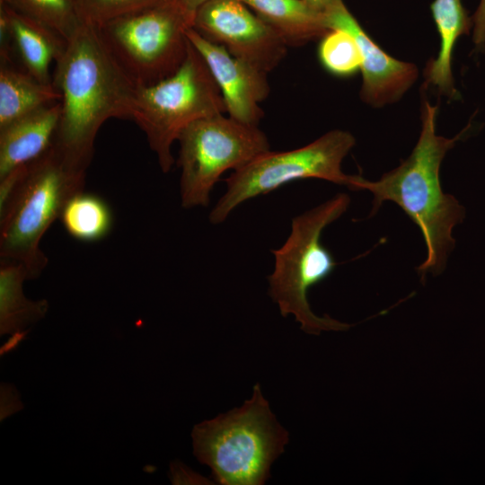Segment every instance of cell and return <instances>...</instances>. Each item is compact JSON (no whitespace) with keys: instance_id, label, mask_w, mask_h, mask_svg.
<instances>
[{"instance_id":"cell-1","label":"cell","mask_w":485,"mask_h":485,"mask_svg":"<svg viewBox=\"0 0 485 485\" xmlns=\"http://www.w3.org/2000/svg\"><path fill=\"white\" fill-rule=\"evenodd\" d=\"M52 84L61 97L53 145L87 170L102 124L111 118L132 119L139 85L112 55L98 27L84 22L55 62Z\"/></svg>"},{"instance_id":"cell-2","label":"cell","mask_w":485,"mask_h":485,"mask_svg":"<svg viewBox=\"0 0 485 485\" xmlns=\"http://www.w3.org/2000/svg\"><path fill=\"white\" fill-rule=\"evenodd\" d=\"M437 106L425 101L419 138L410 154L397 168L370 181L356 175L353 190H366L373 194L375 213L384 201L396 203L419 226L427 246V258L418 267L422 278L427 273L440 274L454 246L452 231L464 217V208L452 195L442 190L441 163L455 142L467 130L453 138L436 133Z\"/></svg>"},{"instance_id":"cell-3","label":"cell","mask_w":485,"mask_h":485,"mask_svg":"<svg viewBox=\"0 0 485 485\" xmlns=\"http://www.w3.org/2000/svg\"><path fill=\"white\" fill-rule=\"evenodd\" d=\"M191 437L194 455L223 485L264 484L289 439L258 384L242 406L194 426Z\"/></svg>"},{"instance_id":"cell-4","label":"cell","mask_w":485,"mask_h":485,"mask_svg":"<svg viewBox=\"0 0 485 485\" xmlns=\"http://www.w3.org/2000/svg\"><path fill=\"white\" fill-rule=\"evenodd\" d=\"M86 170L55 146L28 164L6 204L0 208V259L22 263L29 279L48 264L40 244L67 201L83 191Z\"/></svg>"},{"instance_id":"cell-5","label":"cell","mask_w":485,"mask_h":485,"mask_svg":"<svg viewBox=\"0 0 485 485\" xmlns=\"http://www.w3.org/2000/svg\"><path fill=\"white\" fill-rule=\"evenodd\" d=\"M350 198L339 193L292 219L291 233L284 244L271 252L275 258L272 274L268 277L269 295L282 316H295L301 330L318 335L322 331H347L352 325L330 316L313 313L307 294L314 285L328 278L337 263L321 237L330 224L348 209Z\"/></svg>"},{"instance_id":"cell-6","label":"cell","mask_w":485,"mask_h":485,"mask_svg":"<svg viewBox=\"0 0 485 485\" xmlns=\"http://www.w3.org/2000/svg\"><path fill=\"white\" fill-rule=\"evenodd\" d=\"M226 112L225 101L205 61L189 41L187 56L172 75L137 88L132 119L144 131L161 170L174 163L172 146L194 121Z\"/></svg>"},{"instance_id":"cell-7","label":"cell","mask_w":485,"mask_h":485,"mask_svg":"<svg viewBox=\"0 0 485 485\" xmlns=\"http://www.w3.org/2000/svg\"><path fill=\"white\" fill-rule=\"evenodd\" d=\"M190 27L193 19L179 0H172L119 16L98 29L127 74L138 85H148L172 75L181 66Z\"/></svg>"},{"instance_id":"cell-8","label":"cell","mask_w":485,"mask_h":485,"mask_svg":"<svg viewBox=\"0 0 485 485\" xmlns=\"http://www.w3.org/2000/svg\"><path fill=\"white\" fill-rule=\"evenodd\" d=\"M355 143L349 132L335 129L303 147L260 154L225 180L226 190L209 221L223 223L244 201L298 180L321 179L351 190L355 175L344 173L341 163Z\"/></svg>"},{"instance_id":"cell-9","label":"cell","mask_w":485,"mask_h":485,"mask_svg":"<svg viewBox=\"0 0 485 485\" xmlns=\"http://www.w3.org/2000/svg\"><path fill=\"white\" fill-rule=\"evenodd\" d=\"M181 198L184 208L207 207L209 195L227 170L243 167L270 151L266 135L224 114L194 121L178 137Z\"/></svg>"},{"instance_id":"cell-10","label":"cell","mask_w":485,"mask_h":485,"mask_svg":"<svg viewBox=\"0 0 485 485\" xmlns=\"http://www.w3.org/2000/svg\"><path fill=\"white\" fill-rule=\"evenodd\" d=\"M193 28L234 57L269 73L285 57L279 33L240 0H212L196 12Z\"/></svg>"},{"instance_id":"cell-11","label":"cell","mask_w":485,"mask_h":485,"mask_svg":"<svg viewBox=\"0 0 485 485\" xmlns=\"http://www.w3.org/2000/svg\"><path fill=\"white\" fill-rule=\"evenodd\" d=\"M326 30L340 29L356 40L362 57L364 101L381 107L399 100L418 77L417 66L385 53L364 31L343 0H331L322 12Z\"/></svg>"},{"instance_id":"cell-12","label":"cell","mask_w":485,"mask_h":485,"mask_svg":"<svg viewBox=\"0 0 485 485\" xmlns=\"http://www.w3.org/2000/svg\"><path fill=\"white\" fill-rule=\"evenodd\" d=\"M186 35L220 89L228 116L258 126L263 117L259 104L270 92L268 73L232 56L224 46L208 40L193 27L187 30Z\"/></svg>"},{"instance_id":"cell-13","label":"cell","mask_w":485,"mask_h":485,"mask_svg":"<svg viewBox=\"0 0 485 485\" xmlns=\"http://www.w3.org/2000/svg\"><path fill=\"white\" fill-rule=\"evenodd\" d=\"M1 48L13 47L22 69L41 83L52 84L50 66L65 49L66 40L37 21L0 1Z\"/></svg>"},{"instance_id":"cell-14","label":"cell","mask_w":485,"mask_h":485,"mask_svg":"<svg viewBox=\"0 0 485 485\" xmlns=\"http://www.w3.org/2000/svg\"><path fill=\"white\" fill-rule=\"evenodd\" d=\"M60 109L58 101L0 128V178L30 164L51 148L58 128Z\"/></svg>"},{"instance_id":"cell-15","label":"cell","mask_w":485,"mask_h":485,"mask_svg":"<svg viewBox=\"0 0 485 485\" xmlns=\"http://www.w3.org/2000/svg\"><path fill=\"white\" fill-rule=\"evenodd\" d=\"M430 10L440 37V48L437 57L426 67V83L454 99L458 96L452 73L454 48L456 40L470 32L472 19L462 0H434Z\"/></svg>"},{"instance_id":"cell-16","label":"cell","mask_w":485,"mask_h":485,"mask_svg":"<svg viewBox=\"0 0 485 485\" xmlns=\"http://www.w3.org/2000/svg\"><path fill=\"white\" fill-rule=\"evenodd\" d=\"M60 99L52 84L41 83L13 62L1 59L0 128Z\"/></svg>"},{"instance_id":"cell-17","label":"cell","mask_w":485,"mask_h":485,"mask_svg":"<svg viewBox=\"0 0 485 485\" xmlns=\"http://www.w3.org/2000/svg\"><path fill=\"white\" fill-rule=\"evenodd\" d=\"M29 279L26 268L20 262L0 260V333L22 334L27 327L42 319L48 309L47 300L28 299L22 290Z\"/></svg>"},{"instance_id":"cell-18","label":"cell","mask_w":485,"mask_h":485,"mask_svg":"<svg viewBox=\"0 0 485 485\" xmlns=\"http://www.w3.org/2000/svg\"><path fill=\"white\" fill-rule=\"evenodd\" d=\"M273 27L288 46H299L322 38L328 30L322 13L304 0H240Z\"/></svg>"},{"instance_id":"cell-19","label":"cell","mask_w":485,"mask_h":485,"mask_svg":"<svg viewBox=\"0 0 485 485\" xmlns=\"http://www.w3.org/2000/svg\"><path fill=\"white\" fill-rule=\"evenodd\" d=\"M59 219L67 234L82 242L104 238L112 227V213L100 197L81 191L66 204Z\"/></svg>"},{"instance_id":"cell-20","label":"cell","mask_w":485,"mask_h":485,"mask_svg":"<svg viewBox=\"0 0 485 485\" xmlns=\"http://www.w3.org/2000/svg\"><path fill=\"white\" fill-rule=\"evenodd\" d=\"M51 29L66 40L81 24L74 0H0Z\"/></svg>"},{"instance_id":"cell-21","label":"cell","mask_w":485,"mask_h":485,"mask_svg":"<svg viewBox=\"0 0 485 485\" xmlns=\"http://www.w3.org/2000/svg\"><path fill=\"white\" fill-rule=\"evenodd\" d=\"M318 57L322 66L337 76H350L361 69L362 57L357 43L344 30H329L321 38Z\"/></svg>"},{"instance_id":"cell-22","label":"cell","mask_w":485,"mask_h":485,"mask_svg":"<svg viewBox=\"0 0 485 485\" xmlns=\"http://www.w3.org/2000/svg\"><path fill=\"white\" fill-rule=\"evenodd\" d=\"M172 0H76L82 22L100 27L119 16L159 5Z\"/></svg>"},{"instance_id":"cell-23","label":"cell","mask_w":485,"mask_h":485,"mask_svg":"<svg viewBox=\"0 0 485 485\" xmlns=\"http://www.w3.org/2000/svg\"><path fill=\"white\" fill-rule=\"evenodd\" d=\"M472 19V40L478 50L485 48V0H480Z\"/></svg>"},{"instance_id":"cell-24","label":"cell","mask_w":485,"mask_h":485,"mask_svg":"<svg viewBox=\"0 0 485 485\" xmlns=\"http://www.w3.org/2000/svg\"><path fill=\"white\" fill-rule=\"evenodd\" d=\"M187 13L193 19L197 10L204 4L212 0H179Z\"/></svg>"},{"instance_id":"cell-25","label":"cell","mask_w":485,"mask_h":485,"mask_svg":"<svg viewBox=\"0 0 485 485\" xmlns=\"http://www.w3.org/2000/svg\"><path fill=\"white\" fill-rule=\"evenodd\" d=\"M306 4H308L313 9H314L317 12L322 13L331 0H304Z\"/></svg>"},{"instance_id":"cell-26","label":"cell","mask_w":485,"mask_h":485,"mask_svg":"<svg viewBox=\"0 0 485 485\" xmlns=\"http://www.w3.org/2000/svg\"><path fill=\"white\" fill-rule=\"evenodd\" d=\"M75 1H76V0H74L75 4Z\"/></svg>"}]
</instances>
